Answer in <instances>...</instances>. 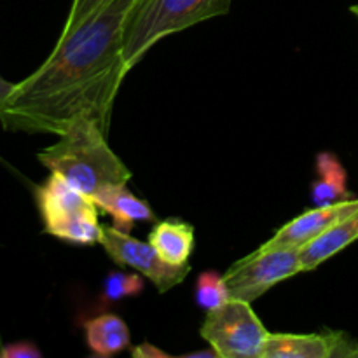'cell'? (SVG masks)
I'll return each instance as SVG.
<instances>
[{
  "mask_svg": "<svg viewBox=\"0 0 358 358\" xmlns=\"http://www.w3.org/2000/svg\"><path fill=\"white\" fill-rule=\"evenodd\" d=\"M145 276L136 273H124V271H110L103 280L101 285V301L103 303H117V301L135 297L143 292V282Z\"/></svg>",
  "mask_w": 358,
  "mask_h": 358,
  "instance_id": "9a60e30c",
  "label": "cell"
},
{
  "mask_svg": "<svg viewBox=\"0 0 358 358\" xmlns=\"http://www.w3.org/2000/svg\"><path fill=\"white\" fill-rule=\"evenodd\" d=\"M100 245L108 257L121 268H131L152 282L164 294L180 285L191 273V264L171 266L159 257L149 241H140L115 226H103Z\"/></svg>",
  "mask_w": 358,
  "mask_h": 358,
  "instance_id": "52a82bcc",
  "label": "cell"
},
{
  "mask_svg": "<svg viewBox=\"0 0 358 358\" xmlns=\"http://www.w3.org/2000/svg\"><path fill=\"white\" fill-rule=\"evenodd\" d=\"M261 358H358V339L343 331L269 332Z\"/></svg>",
  "mask_w": 358,
  "mask_h": 358,
  "instance_id": "ba28073f",
  "label": "cell"
},
{
  "mask_svg": "<svg viewBox=\"0 0 358 358\" xmlns=\"http://www.w3.org/2000/svg\"><path fill=\"white\" fill-rule=\"evenodd\" d=\"M35 203L44 233L72 245H96L101 240L100 213L91 196L51 171L35 189Z\"/></svg>",
  "mask_w": 358,
  "mask_h": 358,
  "instance_id": "277c9868",
  "label": "cell"
},
{
  "mask_svg": "<svg viewBox=\"0 0 358 358\" xmlns=\"http://www.w3.org/2000/svg\"><path fill=\"white\" fill-rule=\"evenodd\" d=\"M42 353L34 343L17 341L0 346V358H41Z\"/></svg>",
  "mask_w": 358,
  "mask_h": 358,
  "instance_id": "e0dca14e",
  "label": "cell"
},
{
  "mask_svg": "<svg viewBox=\"0 0 358 358\" xmlns=\"http://www.w3.org/2000/svg\"><path fill=\"white\" fill-rule=\"evenodd\" d=\"M138 0H101L80 23L62 30L51 55L0 107L6 131L59 136L80 114L108 133L112 108L128 76L124 30Z\"/></svg>",
  "mask_w": 358,
  "mask_h": 358,
  "instance_id": "6da1fadb",
  "label": "cell"
},
{
  "mask_svg": "<svg viewBox=\"0 0 358 358\" xmlns=\"http://www.w3.org/2000/svg\"><path fill=\"white\" fill-rule=\"evenodd\" d=\"M131 355L133 357H147V358H154V357H170L166 352L163 350L156 348V346L149 345V343H143V345L135 346L131 350Z\"/></svg>",
  "mask_w": 358,
  "mask_h": 358,
  "instance_id": "d6986e66",
  "label": "cell"
},
{
  "mask_svg": "<svg viewBox=\"0 0 358 358\" xmlns=\"http://www.w3.org/2000/svg\"><path fill=\"white\" fill-rule=\"evenodd\" d=\"M87 348L98 357H112L124 352L131 345V334L121 317L105 313L84 322Z\"/></svg>",
  "mask_w": 358,
  "mask_h": 358,
  "instance_id": "5bb4252c",
  "label": "cell"
},
{
  "mask_svg": "<svg viewBox=\"0 0 358 358\" xmlns=\"http://www.w3.org/2000/svg\"><path fill=\"white\" fill-rule=\"evenodd\" d=\"M315 177L317 178L311 184V201L315 206L353 198L348 189V173L336 154H318L315 161Z\"/></svg>",
  "mask_w": 358,
  "mask_h": 358,
  "instance_id": "4fadbf2b",
  "label": "cell"
},
{
  "mask_svg": "<svg viewBox=\"0 0 358 358\" xmlns=\"http://www.w3.org/2000/svg\"><path fill=\"white\" fill-rule=\"evenodd\" d=\"M91 198L101 212L108 213L114 219V226L126 233L131 231L133 224L156 220V213L152 212L149 203L133 194L126 184L107 185L94 192Z\"/></svg>",
  "mask_w": 358,
  "mask_h": 358,
  "instance_id": "30bf717a",
  "label": "cell"
},
{
  "mask_svg": "<svg viewBox=\"0 0 358 358\" xmlns=\"http://www.w3.org/2000/svg\"><path fill=\"white\" fill-rule=\"evenodd\" d=\"M358 240V212L343 219L301 248V268L310 273Z\"/></svg>",
  "mask_w": 358,
  "mask_h": 358,
  "instance_id": "8fae6325",
  "label": "cell"
},
{
  "mask_svg": "<svg viewBox=\"0 0 358 358\" xmlns=\"http://www.w3.org/2000/svg\"><path fill=\"white\" fill-rule=\"evenodd\" d=\"M37 159L87 196L107 185L128 184L131 178V171L108 145L107 131L87 114L77 115L58 142L38 152Z\"/></svg>",
  "mask_w": 358,
  "mask_h": 358,
  "instance_id": "7a4b0ae2",
  "label": "cell"
},
{
  "mask_svg": "<svg viewBox=\"0 0 358 358\" xmlns=\"http://www.w3.org/2000/svg\"><path fill=\"white\" fill-rule=\"evenodd\" d=\"M301 273V248H257L234 262L224 273V280L233 299L254 303L269 289Z\"/></svg>",
  "mask_w": 358,
  "mask_h": 358,
  "instance_id": "8992f818",
  "label": "cell"
},
{
  "mask_svg": "<svg viewBox=\"0 0 358 358\" xmlns=\"http://www.w3.org/2000/svg\"><path fill=\"white\" fill-rule=\"evenodd\" d=\"M149 243L168 264H189L196 243L194 227L180 219L161 220L149 233Z\"/></svg>",
  "mask_w": 358,
  "mask_h": 358,
  "instance_id": "7c38bea8",
  "label": "cell"
},
{
  "mask_svg": "<svg viewBox=\"0 0 358 358\" xmlns=\"http://www.w3.org/2000/svg\"><path fill=\"white\" fill-rule=\"evenodd\" d=\"M355 212H358V198L315 206L280 227L273 234V238H269L259 248H266V250L269 248H303L304 245L313 241L315 238L324 234L325 231Z\"/></svg>",
  "mask_w": 358,
  "mask_h": 358,
  "instance_id": "9c48e42d",
  "label": "cell"
},
{
  "mask_svg": "<svg viewBox=\"0 0 358 358\" xmlns=\"http://www.w3.org/2000/svg\"><path fill=\"white\" fill-rule=\"evenodd\" d=\"M231 0H138L124 30L122 56L128 72L161 38L227 14Z\"/></svg>",
  "mask_w": 358,
  "mask_h": 358,
  "instance_id": "3957f363",
  "label": "cell"
},
{
  "mask_svg": "<svg viewBox=\"0 0 358 358\" xmlns=\"http://www.w3.org/2000/svg\"><path fill=\"white\" fill-rule=\"evenodd\" d=\"M269 331L264 327L252 303L233 299L206 311L199 336L217 353V358H261Z\"/></svg>",
  "mask_w": 358,
  "mask_h": 358,
  "instance_id": "5b68a950",
  "label": "cell"
},
{
  "mask_svg": "<svg viewBox=\"0 0 358 358\" xmlns=\"http://www.w3.org/2000/svg\"><path fill=\"white\" fill-rule=\"evenodd\" d=\"M13 90H14V83H9V80H6L2 76H0V107H2L3 101L7 100V96H9Z\"/></svg>",
  "mask_w": 358,
  "mask_h": 358,
  "instance_id": "ffe728a7",
  "label": "cell"
},
{
  "mask_svg": "<svg viewBox=\"0 0 358 358\" xmlns=\"http://www.w3.org/2000/svg\"><path fill=\"white\" fill-rule=\"evenodd\" d=\"M100 2L101 0H72V6H70L69 16H66L65 24H63V30H69V28L80 23Z\"/></svg>",
  "mask_w": 358,
  "mask_h": 358,
  "instance_id": "ac0fdd59",
  "label": "cell"
},
{
  "mask_svg": "<svg viewBox=\"0 0 358 358\" xmlns=\"http://www.w3.org/2000/svg\"><path fill=\"white\" fill-rule=\"evenodd\" d=\"M350 10H352V14H355L357 20H358V3H357V6H352V7H350Z\"/></svg>",
  "mask_w": 358,
  "mask_h": 358,
  "instance_id": "44dd1931",
  "label": "cell"
},
{
  "mask_svg": "<svg viewBox=\"0 0 358 358\" xmlns=\"http://www.w3.org/2000/svg\"><path fill=\"white\" fill-rule=\"evenodd\" d=\"M194 296L198 306L203 308L205 311L215 310V308L222 306L224 303H227L231 299L224 275L217 273L215 269L203 271L198 276Z\"/></svg>",
  "mask_w": 358,
  "mask_h": 358,
  "instance_id": "2e32d148",
  "label": "cell"
}]
</instances>
